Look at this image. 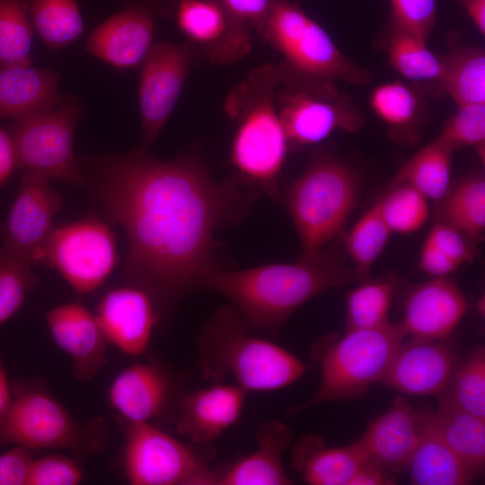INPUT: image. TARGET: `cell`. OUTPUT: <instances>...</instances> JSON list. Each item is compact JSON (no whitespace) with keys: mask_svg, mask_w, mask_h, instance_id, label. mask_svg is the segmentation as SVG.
Returning a JSON list of instances; mask_svg holds the SVG:
<instances>
[{"mask_svg":"<svg viewBox=\"0 0 485 485\" xmlns=\"http://www.w3.org/2000/svg\"><path fill=\"white\" fill-rule=\"evenodd\" d=\"M433 415L450 448L476 478L485 467V419L462 408L449 391L437 394Z\"/></svg>","mask_w":485,"mask_h":485,"instance_id":"4316f807","label":"cell"},{"mask_svg":"<svg viewBox=\"0 0 485 485\" xmlns=\"http://www.w3.org/2000/svg\"><path fill=\"white\" fill-rule=\"evenodd\" d=\"M33 26L51 50L76 40L84 32V21L76 0H24Z\"/></svg>","mask_w":485,"mask_h":485,"instance_id":"4dcf8cb0","label":"cell"},{"mask_svg":"<svg viewBox=\"0 0 485 485\" xmlns=\"http://www.w3.org/2000/svg\"><path fill=\"white\" fill-rule=\"evenodd\" d=\"M154 304L146 291L132 285L108 291L95 313L107 342L127 355L142 354L157 324Z\"/></svg>","mask_w":485,"mask_h":485,"instance_id":"2e32d148","label":"cell"},{"mask_svg":"<svg viewBox=\"0 0 485 485\" xmlns=\"http://www.w3.org/2000/svg\"><path fill=\"white\" fill-rule=\"evenodd\" d=\"M421 428L418 444L407 471L415 485H465L475 477L443 438L433 411L420 410Z\"/></svg>","mask_w":485,"mask_h":485,"instance_id":"484cf974","label":"cell"},{"mask_svg":"<svg viewBox=\"0 0 485 485\" xmlns=\"http://www.w3.org/2000/svg\"><path fill=\"white\" fill-rule=\"evenodd\" d=\"M61 448L78 454L97 453L104 445L101 423H77L54 397L38 388L15 386L12 401L0 415V446Z\"/></svg>","mask_w":485,"mask_h":485,"instance_id":"52a82bcc","label":"cell"},{"mask_svg":"<svg viewBox=\"0 0 485 485\" xmlns=\"http://www.w3.org/2000/svg\"><path fill=\"white\" fill-rule=\"evenodd\" d=\"M236 20L257 31L264 21L273 0H218Z\"/></svg>","mask_w":485,"mask_h":485,"instance_id":"f6af8a7d","label":"cell"},{"mask_svg":"<svg viewBox=\"0 0 485 485\" xmlns=\"http://www.w3.org/2000/svg\"><path fill=\"white\" fill-rule=\"evenodd\" d=\"M117 260L115 236L95 214L52 229L36 263L56 269L79 294L99 288Z\"/></svg>","mask_w":485,"mask_h":485,"instance_id":"30bf717a","label":"cell"},{"mask_svg":"<svg viewBox=\"0 0 485 485\" xmlns=\"http://www.w3.org/2000/svg\"><path fill=\"white\" fill-rule=\"evenodd\" d=\"M154 22L150 13L131 7L110 17L88 38L86 50L117 68L141 64L153 46Z\"/></svg>","mask_w":485,"mask_h":485,"instance_id":"44dd1931","label":"cell"},{"mask_svg":"<svg viewBox=\"0 0 485 485\" xmlns=\"http://www.w3.org/2000/svg\"><path fill=\"white\" fill-rule=\"evenodd\" d=\"M408 334L401 322L346 331L323 354L321 382L315 393L291 410V416L334 401L358 399L381 382L399 346Z\"/></svg>","mask_w":485,"mask_h":485,"instance_id":"8992f818","label":"cell"},{"mask_svg":"<svg viewBox=\"0 0 485 485\" xmlns=\"http://www.w3.org/2000/svg\"><path fill=\"white\" fill-rule=\"evenodd\" d=\"M447 390L462 408L485 419L484 346L476 347L460 362Z\"/></svg>","mask_w":485,"mask_h":485,"instance_id":"74e56055","label":"cell"},{"mask_svg":"<svg viewBox=\"0 0 485 485\" xmlns=\"http://www.w3.org/2000/svg\"><path fill=\"white\" fill-rule=\"evenodd\" d=\"M440 139L454 150L465 146H483L485 141V103L457 105L445 123Z\"/></svg>","mask_w":485,"mask_h":485,"instance_id":"ab89813d","label":"cell"},{"mask_svg":"<svg viewBox=\"0 0 485 485\" xmlns=\"http://www.w3.org/2000/svg\"><path fill=\"white\" fill-rule=\"evenodd\" d=\"M58 75L31 65L0 66V119L48 111L62 101Z\"/></svg>","mask_w":485,"mask_h":485,"instance_id":"cb8c5ba5","label":"cell"},{"mask_svg":"<svg viewBox=\"0 0 485 485\" xmlns=\"http://www.w3.org/2000/svg\"><path fill=\"white\" fill-rule=\"evenodd\" d=\"M396 483L393 472L372 460H367L348 485H392Z\"/></svg>","mask_w":485,"mask_h":485,"instance_id":"7dc6e473","label":"cell"},{"mask_svg":"<svg viewBox=\"0 0 485 485\" xmlns=\"http://www.w3.org/2000/svg\"><path fill=\"white\" fill-rule=\"evenodd\" d=\"M397 284L392 279L366 281L347 295L346 331L371 329L389 322Z\"/></svg>","mask_w":485,"mask_h":485,"instance_id":"836d02e7","label":"cell"},{"mask_svg":"<svg viewBox=\"0 0 485 485\" xmlns=\"http://www.w3.org/2000/svg\"><path fill=\"white\" fill-rule=\"evenodd\" d=\"M19 169L13 140L7 129L0 126V189Z\"/></svg>","mask_w":485,"mask_h":485,"instance_id":"c3c4849f","label":"cell"},{"mask_svg":"<svg viewBox=\"0 0 485 485\" xmlns=\"http://www.w3.org/2000/svg\"><path fill=\"white\" fill-rule=\"evenodd\" d=\"M292 433L281 421L269 420L256 430V449L227 467L215 472V485H289L282 454L290 445Z\"/></svg>","mask_w":485,"mask_h":485,"instance_id":"7402d4cb","label":"cell"},{"mask_svg":"<svg viewBox=\"0 0 485 485\" xmlns=\"http://www.w3.org/2000/svg\"><path fill=\"white\" fill-rule=\"evenodd\" d=\"M257 31L283 56L292 75L355 84L370 79L367 69L348 57L329 33L290 0H273Z\"/></svg>","mask_w":485,"mask_h":485,"instance_id":"5b68a950","label":"cell"},{"mask_svg":"<svg viewBox=\"0 0 485 485\" xmlns=\"http://www.w3.org/2000/svg\"><path fill=\"white\" fill-rule=\"evenodd\" d=\"M258 334L234 304L220 308L198 337L202 375L216 383L231 378L246 392H266L282 389L304 375L303 361Z\"/></svg>","mask_w":485,"mask_h":485,"instance_id":"3957f363","label":"cell"},{"mask_svg":"<svg viewBox=\"0 0 485 485\" xmlns=\"http://www.w3.org/2000/svg\"><path fill=\"white\" fill-rule=\"evenodd\" d=\"M63 205L61 194L50 187L48 177L23 170L18 192L1 228V247L35 264Z\"/></svg>","mask_w":485,"mask_h":485,"instance_id":"4fadbf2b","label":"cell"},{"mask_svg":"<svg viewBox=\"0 0 485 485\" xmlns=\"http://www.w3.org/2000/svg\"><path fill=\"white\" fill-rule=\"evenodd\" d=\"M460 265L445 255L427 238L419 255V268L432 278L447 277Z\"/></svg>","mask_w":485,"mask_h":485,"instance_id":"bcb514c9","label":"cell"},{"mask_svg":"<svg viewBox=\"0 0 485 485\" xmlns=\"http://www.w3.org/2000/svg\"><path fill=\"white\" fill-rule=\"evenodd\" d=\"M367 460L358 441L328 447L322 437L313 435L297 440L292 450L293 467L310 485H348Z\"/></svg>","mask_w":485,"mask_h":485,"instance_id":"d4e9b609","label":"cell"},{"mask_svg":"<svg viewBox=\"0 0 485 485\" xmlns=\"http://www.w3.org/2000/svg\"><path fill=\"white\" fill-rule=\"evenodd\" d=\"M38 283L31 263L0 247V326L21 309Z\"/></svg>","mask_w":485,"mask_h":485,"instance_id":"8d00e7d4","label":"cell"},{"mask_svg":"<svg viewBox=\"0 0 485 485\" xmlns=\"http://www.w3.org/2000/svg\"><path fill=\"white\" fill-rule=\"evenodd\" d=\"M448 338H411L394 353L382 383L410 395H437L445 391L461 360Z\"/></svg>","mask_w":485,"mask_h":485,"instance_id":"9a60e30c","label":"cell"},{"mask_svg":"<svg viewBox=\"0 0 485 485\" xmlns=\"http://www.w3.org/2000/svg\"><path fill=\"white\" fill-rule=\"evenodd\" d=\"M385 48L389 64L404 78L439 81L442 57L428 47L427 40L393 27Z\"/></svg>","mask_w":485,"mask_h":485,"instance_id":"1f68e13d","label":"cell"},{"mask_svg":"<svg viewBox=\"0 0 485 485\" xmlns=\"http://www.w3.org/2000/svg\"><path fill=\"white\" fill-rule=\"evenodd\" d=\"M427 239L460 266L472 263L475 259L471 240L458 229L442 220L435 223Z\"/></svg>","mask_w":485,"mask_h":485,"instance_id":"7bdbcfd3","label":"cell"},{"mask_svg":"<svg viewBox=\"0 0 485 485\" xmlns=\"http://www.w3.org/2000/svg\"><path fill=\"white\" fill-rule=\"evenodd\" d=\"M442 57L439 83L456 105L485 103V53L461 46Z\"/></svg>","mask_w":485,"mask_h":485,"instance_id":"f1b7e54d","label":"cell"},{"mask_svg":"<svg viewBox=\"0 0 485 485\" xmlns=\"http://www.w3.org/2000/svg\"><path fill=\"white\" fill-rule=\"evenodd\" d=\"M124 469L132 485H215L190 447L149 422H129Z\"/></svg>","mask_w":485,"mask_h":485,"instance_id":"8fae6325","label":"cell"},{"mask_svg":"<svg viewBox=\"0 0 485 485\" xmlns=\"http://www.w3.org/2000/svg\"><path fill=\"white\" fill-rule=\"evenodd\" d=\"M170 381L159 366L135 363L119 372L109 390L112 407L129 422H149L165 409Z\"/></svg>","mask_w":485,"mask_h":485,"instance_id":"603a6c76","label":"cell"},{"mask_svg":"<svg viewBox=\"0 0 485 485\" xmlns=\"http://www.w3.org/2000/svg\"><path fill=\"white\" fill-rule=\"evenodd\" d=\"M467 310L468 302L454 281L433 278L409 291L400 322L411 338L443 340L450 337Z\"/></svg>","mask_w":485,"mask_h":485,"instance_id":"e0dca14e","label":"cell"},{"mask_svg":"<svg viewBox=\"0 0 485 485\" xmlns=\"http://www.w3.org/2000/svg\"><path fill=\"white\" fill-rule=\"evenodd\" d=\"M83 185L124 230L127 280L171 304L202 287L216 232L241 221L262 190L242 178L218 182L197 154L160 161L144 148L80 161Z\"/></svg>","mask_w":485,"mask_h":485,"instance_id":"6da1fadb","label":"cell"},{"mask_svg":"<svg viewBox=\"0 0 485 485\" xmlns=\"http://www.w3.org/2000/svg\"><path fill=\"white\" fill-rule=\"evenodd\" d=\"M32 449L14 445L0 454V485H26Z\"/></svg>","mask_w":485,"mask_h":485,"instance_id":"ee69618b","label":"cell"},{"mask_svg":"<svg viewBox=\"0 0 485 485\" xmlns=\"http://www.w3.org/2000/svg\"><path fill=\"white\" fill-rule=\"evenodd\" d=\"M83 113L75 101L12 120L7 128L18 167L66 183L83 185L80 161L73 150L76 124Z\"/></svg>","mask_w":485,"mask_h":485,"instance_id":"ba28073f","label":"cell"},{"mask_svg":"<svg viewBox=\"0 0 485 485\" xmlns=\"http://www.w3.org/2000/svg\"><path fill=\"white\" fill-rule=\"evenodd\" d=\"M392 231L384 220L376 200L354 224L346 236V251L357 278L366 280L384 250Z\"/></svg>","mask_w":485,"mask_h":485,"instance_id":"d6a6232c","label":"cell"},{"mask_svg":"<svg viewBox=\"0 0 485 485\" xmlns=\"http://www.w3.org/2000/svg\"><path fill=\"white\" fill-rule=\"evenodd\" d=\"M357 278L332 251L304 254L295 262L242 270L212 269L202 287L225 295L258 333L277 336L304 304Z\"/></svg>","mask_w":485,"mask_h":485,"instance_id":"7a4b0ae2","label":"cell"},{"mask_svg":"<svg viewBox=\"0 0 485 485\" xmlns=\"http://www.w3.org/2000/svg\"><path fill=\"white\" fill-rule=\"evenodd\" d=\"M13 397V388L10 386L0 357V415L9 407Z\"/></svg>","mask_w":485,"mask_h":485,"instance_id":"f907efd6","label":"cell"},{"mask_svg":"<svg viewBox=\"0 0 485 485\" xmlns=\"http://www.w3.org/2000/svg\"><path fill=\"white\" fill-rule=\"evenodd\" d=\"M177 25L214 64H233L251 47V28L234 19L218 0H180Z\"/></svg>","mask_w":485,"mask_h":485,"instance_id":"5bb4252c","label":"cell"},{"mask_svg":"<svg viewBox=\"0 0 485 485\" xmlns=\"http://www.w3.org/2000/svg\"><path fill=\"white\" fill-rule=\"evenodd\" d=\"M454 151L450 145L437 137L419 150L393 181L408 183L428 200L441 201L451 188Z\"/></svg>","mask_w":485,"mask_h":485,"instance_id":"83f0119b","label":"cell"},{"mask_svg":"<svg viewBox=\"0 0 485 485\" xmlns=\"http://www.w3.org/2000/svg\"><path fill=\"white\" fill-rule=\"evenodd\" d=\"M370 105L374 112L393 129L411 126L421 110L417 93L399 81L377 86L371 93Z\"/></svg>","mask_w":485,"mask_h":485,"instance_id":"f35d334b","label":"cell"},{"mask_svg":"<svg viewBox=\"0 0 485 485\" xmlns=\"http://www.w3.org/2000/svg\"><path fill=\"white\" fill-rule=\"evenodd\" d=\"M246 393L223 383L189 392L181 404L177 432L196 445L213 443L238 421Z\"/></svg>","mask_w":485,"mask_h":485,"instance_id":"d6986e66","label":"cell"},{"mask_svg":"<svg viewBox=\"0 0 485 485\" xmlns=\"http://www.w3.org/2000/svg\"><path fill=\"white\" fill-rule=\"evenodd\" d=\"M331 84L288 71L278 91L277 104L289 146L317 144L336 130L357 132L362 127L359 110Z\"/></svg>","mask_w":485,"mask_h":485,"instance_id":"9c48e42d","label":"cell"},{"mask_svg":"<svg viewBox=\"0 0 485 485\" xmlns=\"http://www.w3.org/2000/svg\"><path fill=\"white\" fill-rule=\"evenodd\" d=\"M421 413L398 396L392 406L369 422L357 440L367 457L395 473L407 471L418 444Z\"/></svg>","mask_w":485,"mask_h":485,"instance_id":"ffe728a7","label":"cell"},{"mask_svg":"<svg viewBox=\"0 0 485 485\" xmlns=\"http://www.w3.org/2000/svg\"><path fill=\"white\" fill-rule=\"evenodd\" d=\"M84 473L79 463L63 454L32 459L26 485H77Z\"/></svg>","mask_w":485,"mask_h":485,"instance_id":"60d3db41","label":"cell"},{"mask_svg":"<svg viewBox=\"0 0 485 485\" xmlns=\"http://www.w3.org/2000/svg\"><path fill=\"white\" fill-rule=\"evenodd\" d=\"M358 196L359 180L350 166L324 154L310 162L287 196L304 254L323 250L339 234Z\"/></svg>","mask_w":485,"mask_h":485,"instance_id":"277c9868","label":"cell"},{"mask_svg":"<svg viewBox=\"0 0 485 485\" xmlns=\"http://www.w3.org/2000/svg\"><path fill=\"white\" fill-rule=\"evenodd\" d=\"M29 17L24 0H0V66L31 65Z\"/></svg>","mask_w":485,"mask_h":485,"instance_id":"d590c367","label":"cell"},{"mask_svg":"<svg viewBox=\"0 0 485 485\" xmlns=\"http://www.w3.org/2000/svg\"><path fill=\"white\" fill-rule=\"evenodd\" d=\"M46 319L53 340L71 358L75 378L92 380L105 364L108 344L95 314L68 303L49 310Z\"/></svg>","mask_w":485,"mask_h":485,"instance_id":"ac0fdd59","label":"cell"},{"mask_svg":"<svg viewBox=\"0 0 485 485\" xmlns=\"http://www.w3.org/2000/svg\"><path fill=\"white\" fill-rule=\"evenodd\" d=\"M442 200L440 220L471 241L481 239L485 230V180L481 173L461 180Z\"/></svg>","mask_w":485,"mask_h":485,"instance_id":"f546056e","label":"cell"},{"mask_svg":"<svg viewBox=\"0 0 485 485\" xmlns=\"http://www.w3.org/2000/svg\"><path fill=\"white\" fill-rule=\"evenodd\" d=\"M194 62L192 47L153 44L142 62L138 99L142 146L153 144L173 110Z\"/></svg>","mask_w":485,"mask_h":485,"instance_id":"7c38bea8","label":"cell"},{"mask_svg":"<svg viewBox=\"0 0 485 485\" xmlns=\"http://www.w3.org/2000/svg\"><path fill=\"white\" fill-rule=\"evenodd\" d=\"M394 27L428 40L436 17V0H390Z\"/></svg>","mask_w":485,"mask_h":485,"instance_id":"b9f144b4","label":"cell"},{"mask_svg":"<svg viewBox=\"0 0 485 485\" xmlns=\"http://www.w3.org/2000/svg\"><path fill=\"white\" fill-rule=\"evenodd\" d=\"M381 215L392 233L418 231L429 215L428 199L408 183L395 181L378 199Z\"/></svg>","mask_w":485,"mask_h":485,"instance_id":"e575fe53","label":"cell"},{"mask_svg":"<svg viewBox=\"0 0 485 485\" xmlns=\"http://www.w3.org/2000/svg\"><path fill=\"white\" fill-rule=\"evenodd\" d=\"M472 23L481 33H485V0H461Z\"/></svg>","mask_w":485,"mask_h":485,"instance_id":"681fc988","label":"cell"}]
</instances>
